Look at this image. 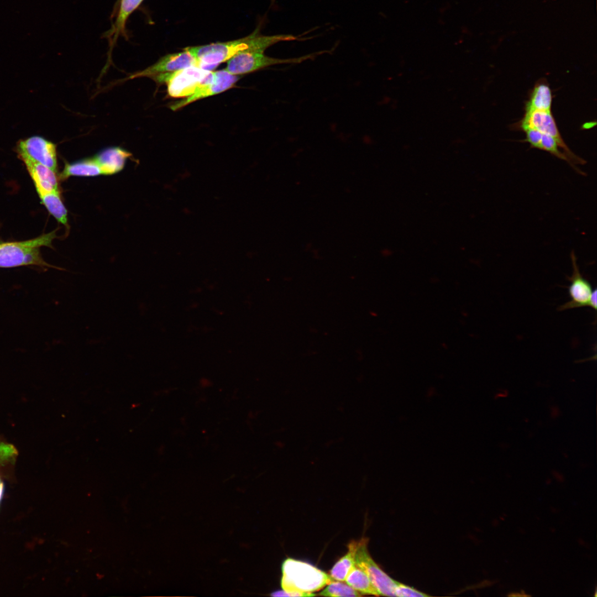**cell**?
Listing matches in <instances>:
<instances>
[{"mask_svg": "<svg viewBox=\"0 0 597 597\" xmlns=\"http://www.w3.org/2000/svg\"><path fill=\"white\" fill-rule=\"evenodd\" d=\"M593 80L594 73L579 69L521 70L514 56L502 69L478 78L368 97L391 117L396 134L423 142L480 103L495 101L527 106L536 95L553 86Z\"/></svg>", "mask_w": 597, "mask_h": 597, "instance_id": "6da1fadb", "label": "cell"}, {"mask_svg": "<svg viewBox=\"0 0 597 597\" xmlns=\"http://www.w3.org/2000/svg\"><path fill=\"white\" fill-rule=\"evenodd\" d=\"M111 461L69 478L0 488V535H28L49 531L107 534L83 514L80 495L103 494L104 481L113 474Z\"/></svg>", "mask_w": 597, "mask_h": 597, "instance_id": "7a4b0ae2", "label": "cell"}, {"mask_svg": "<svg viewBox=\"0 0 597 597\" xmlns=\"http://www.w3.org/2000/svg\"><path fill=\"white\" fill-rule=\"evenodd\" d=\"M306 154L316 165L333 168L338 192L367 196L384 189L401 171L422 163L428 156V144L381 132Z\"/></svg>", "mask_w": 597, "mask_h": 597, "instance_id": "3957f363", "label": "cell"}, {"mask_svg": "<svg viewBox=\"0 0 597 597\" xmlns=\"http://www.w3.org/2000/svg\"><path fill=\"white\" fill-rule=\"evenodd\" d=\"M595 126L597 115L557 117L533 112L527 106L489 101L458 118L450 139L463 149L476 150L544 130Z\"/></svg>", "mask_w": 597, "mask_h": 597, "instance_id": "277c9868", "label": "cell"}, {"mask_svg": "<svg viewBox=\"0 0 597 597\" xmlns=\"http://www.w3.org/2000/svg\"><path fill=\"white\" fill-rule=\"evenodd\" d=\"M38 315L85 328L109 344L114 339L112 291L80 272H65L34 285Z\"/></svg>", "mask_w": 597, "mask_h": 597, "instance_id": "5b68a950", "label": "cell"}, {"mask_svg": "<svg viewBox=\"0 0 597 597\" xmlns=\"http://www.w3.org/2000/svg\"><path fill=\"white\" fill-rule=\"evenodd\" d=\"M478 155L450 138L428 144L427 158L398 174L384 189L341 210L345 221H354L394 200L448 184L468 172Z\"/></svg>", "mask_w": 597, "mask_h": 597, "instance_id": "8992f818", "label": "cell"}, {"mask_svg": "<svg viewBox=\"0 0 597 597\" xmlns=\"http://www.w3.org/2000/svg\"><path fill=\"white\" fill-rule=\"evenodd\" d=\"M381 132L395 133L394 122L378 103L366 97L363 104L337 107L325 113L305 130L262 150L259 157L307 153L321 147L348 144Z\"/></svg>", "mask_w": 597, "mask_h": 597, "instance_id": "52a82bcc", "label": "cell"}, {"mask_svg": "<svg viewBox=\"0 0 597 597\" xmlns=\"http://www.w3.org/2000/svg\"><path fill=\"white\" fill-rule=\"evenodd\" d=\"M43 321L69 366L75 386L117 383L112 344L80 326L55 318Z\"/></svg>", "mask_w": 597, "mask_h": 597, "instance_id": "ba28073f", "label": "cell"}, {"mask_svg": "<svg viewBox=\"0 0 597 597\" xmlns=\"http://www.w3.org/2000/svg\"><path fill=\"white\" fill-rule=\"evenodd\" d=\"M262 307L238 294H221L206 300L187 317L199 334L203 348L220 349L240 343L248 335Z\"/></svg>", "mask_w": 597, "mask_h": 597, "instance_id": "9c48e42d", "label": "cell"}, {"mask_svg": "<svg viewBox=\"0 0 597 597\" xmlns=\"http://www.w3.org/2000/svg\"><path fill=\"white\" fill-rule=\"evenodd\" d=\"M286 0H241L238 24L221 60L213 64L212 74L223 92L237 73L250 63L251 48L262 28L280 11Z\"/></svg>", "mask_w": 597, "mask_h": 597, "instance_id": "30bf717a", "label": "cell"}, {"mask_svg": "<svg viewBox=\"0 0 597 597\" xmlns=\"http://www.w3.org/2000/svg\"><path fill=\"white\" fill-rule=\"evenodd\" d=\"M200 348L203 344L199 334L184 316L133 326L121 355L130 358L142 352L189 353Z\"/></svg>", "mask_w": 597, "mask_h": 597, "instance_id": "8fae6325", "label": "cell"}, {"mask_svg": "<svg viewBox=\"0 0 597 597\" xmlns=\"http://www.w3.org/2000/svg\"><path fill=\"white\" fill-rule=\"evenodd\" d=\"M76 388L97 425L118 444L132 449L135 423L122 399L118 384L78 385Z\"/></svg>", "mask_w": 597, "mask_h": 597, "instance_id": "7c38bea8", "label": "cell"}]
</instances>
